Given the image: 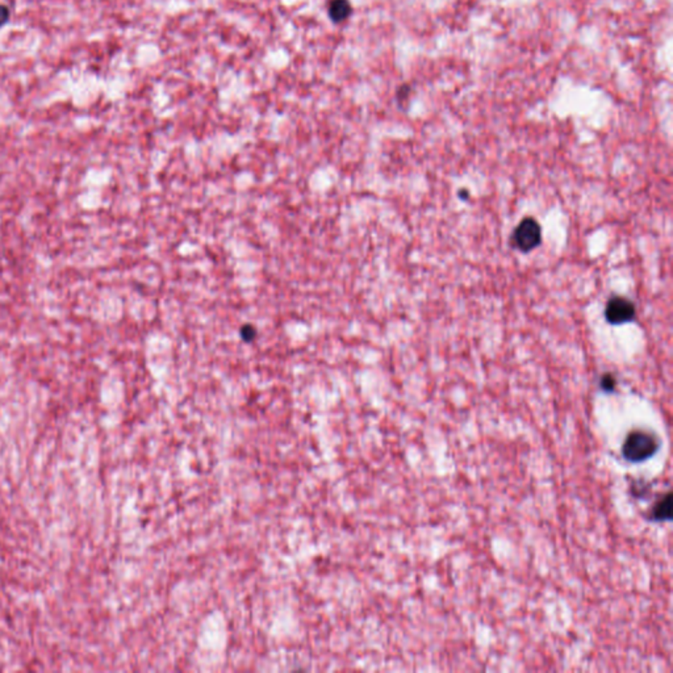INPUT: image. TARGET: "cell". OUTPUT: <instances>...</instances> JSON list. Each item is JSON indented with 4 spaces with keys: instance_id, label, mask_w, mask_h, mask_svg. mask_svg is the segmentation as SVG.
I'll return each instance as SVG.
<instances>
[{
    "instance_id": "obj_6",
    "label": "cell",
    "mask_w": 673,
    "mask_h": 673,
    "mask_svg": "<svg viewBox=\"0 0 673 673\" xmlns=\"http://www.w3.org/2000/svg\"><path fill=\"white\" fill-rule=\"evenodd\" d=\"M241 337L245 342H252L257 337V331L253 325H245L241 329Z\"/></svg>"
},
{
    "instance_id": "obj_4",
    "label": "cell",
    "mask_w": 673,
    "mask_h": 673,
    "mask_svg": "<svg viewBox=\"0 0 673 673\" xmlns=\"http://www.w3.org/2000/svg\"><path fill=\"white\" fill-rule=\"evenodd\" d=\"M671 517H672V493H667L664 498L656 502V505L650 514V519L656 522H663V521L671 519Z\"/></svg>"
},
{
    "instance_id": "obj_8",
    "label": "cell",
    "mask_w": 673,
    "mask_h": 673,
    "mask_svg": "<svg viewBox=\"0 0 673 673\" xmlns=\"http://www.w3.org/2000/svg\"><path fill=\"white\" fill-rule=\"evenodd\" d=\"M10 19V8L4 4H0V27H3Z\"/></svg>"
},
{
    "instance_id": "obj_5",
    "label": "cell",
    "mask_w": 673,
    "mask_h": 673,
    "mask_svg": "<svg viewBox=\"0 0 673 673\" xmlns=\"http://www.w3.org/2000/svg\"><path fill=\"white\" fill-rule=\"evenodd\" d=\"M328 11L334 23H341L352 15V4L349 0H331Z\"/></svg>"
},
{
    "instance_id": "obj_3",
    "label": "cell",
    "mask_w": 673,
    "mask_h": 673,
    "mask_svg": "<svg viewBox=\"0 0 673 673\" xmlns=\"http://www.w3.org/2000/svg\"><path fill=\"white\" fill-rule=\"evenodd\" d=\"M634 304L624 297L610 299L605 308V317L610 323H624L634 319Z\"/></svg>"
},
{
    "instance_id": "obj_1",
    "label": "cell",
    "mask_w": 673,
    "mask_h": 673,
    "mask_svg": "<svg viewBox=\"0 0 673 673\" xmlns=\"http://www.w3.org/2000/svg\"><path fill=\"white\" fill-rule=\"evenodd\" d=\"M660 447V440L651 431L633 430L624 439L622 455L627 462L641 463L651 458Z\"/></svg>"
},
{
    "instance_id": "obj_2",
    "label": "cell",
    "mask_w": 673,
    "mask_h": 673,
    "mask_svg": "<svg viewBox=\"0 0 673 673\" xmlns=\"http://www.w3.org/2000/svg\"><path fill=\"white\" fill-rule=\"evenodd\" d=\"M541 226L534 218H525L514 230V244L521 252H531L541 244Z\"/></svg>"
},
{
    "instance_id": "obj_7",
    "label": "cell",
    "mask_w": 673,
    "mask_h": 673,
    "mask_svg": "<svg viewBox=\"0 0 673 673\" xmlns=\"http://www.w3.org/2000/svg\"><path fill=\"white\" fill-rule=\"evenodd\" d=\"M615 384H617V381H615V376L610 375V373L604 375L603 379H601V387H603V390H606V392L615 390Z\"/></svg>"
}]
</instances>
